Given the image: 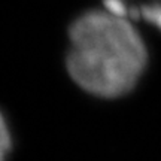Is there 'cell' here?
Segmentation results:
<instances>
[{"instance_id": "cell-2", "label": "cell", "mask_w": 161, "mask_h": 161, "mask_svg": "<svg viewBox=\"0 0 161 161\" xmlns=\"http://www.w3.org/2000/svg\"><path fill=\"white\" fill-rule=\"evenodd\" d=\"M104 9L128 21L142 19L161 30V0H103Z\"/></svg>"}, {"instance_id": "cell-1", "label": "cell", "mask_w": 161, "mask_h": 161, "mask_svg": "<svg viewBox=\"0 0 161 161\" xmlns=\"http://www.w3.org/2000/svg\"><path fill=\"white\" fill-rule=\"evenodd\" d=\"M146 61V46L131 21L108 9L84 12L70 25L67 72L92 96L115 98L130 92Z\"/></svg>"}, {"instance_id": "cell-3", "label": "cell", "mask_w": 161, "mask_h": 161, "mask_svg": "<svg viewBox=\"0 0 161 161\" xmlns=\"http://www.w3.org/2000/svg\"><path fill=\"white\" fill-rule=\"evenodd\" d=\"M12 152V133L3 112L0 110V161H8Z\"/></svg>"}]
</instances>
